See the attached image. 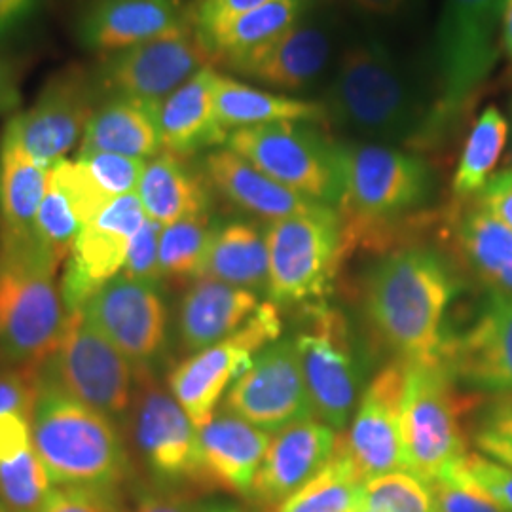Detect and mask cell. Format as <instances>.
Returning a JSON list of instances; mask_svg holds the SVG:
<instances>
[{
  "mask_svg": "<svg viewBox=\"0 0 512 512\" xmlns=\"http://www.w3.org/2000/svg\"><path fill=\"white\" fill-rule=\"evenodd\" d=\"M203 169L207 181L220 196L260 219L275 222L306 213L319 205L277 183L232 148L209 152Z\"/></svg>",
  "mask_w": 512,
  "mask_h": 512,
  "instance_id": "25",
  "label": "cell"
},
{
  "mask_svg": "<svg viewBox=\"0 0 512 512\" xmlns=\"http://www.w3.org/2000/svg\"><path fill=\"white\" fill-rule=\"evenodd\" d=\"M86 317L129 363L147 366L165 344L167 311L156 285L118 274L93 294Z\"/></svg>",
  "mask_w": 512,
  "mask_h": 512,
  "instance_id": "19",
  "label": "cell"
},
{
  "mask_svg": "<svg viewBox=\"0 0 512 512\" xmlns=\"http://www.w3.org/2000/svg\"><path fill=\"white\" fill-rule=\"evenodd\" d=\"M501 50L507 55L512 67V0L503 2L501 12Z\"/></svg>",
  "mask_w": 512,
  "mask_h": 512,
  "instance_id": "56",
  "label": "cell"
},
{
  "mask_svg": "<svg viewBox=\"0 0 512 512\" xmlns=\"http://www.w3.org/2000/svg\"><path fill=\"white\" fill-rule=\"evenodd\" d=\"M340 158L342 198L338 213L348 253L355 245L382 247L391 241L395 224L431 196V169L414 154L353 143L340 145Z\"/></svg>",
  "mask_w": 512,
  "mask_h": 512,
  "instance_id": "5",
  "label": "cell"
},
{
  "mask_svg": "<svg viewBox=\"0 0 512 512\" xmlns=\"http://www.w3.org/2000/svg\"><path fill=\"white\" fill-rule=\"evenodd\" d=\"M501 12V0H444L437 90L416 147L442 145L475 107L501 52Z\"/></svg>",
  "mask_w": 512,
  "mask_h": 512,
  "instance_id": "4",
  "label": "cell"
},
{
  "mask_svg": "<svg viewBox=\"0 0 512 512\" xmlns=\"http://www.w3.org/2000/svg\"><path fill=\"white\" fill-rule=\"evenodd\" d=\"M351 2L368 14H376V16H393L408 4V0H351Z\"/></svg>",
  "mask_w": 512,
  "mask_h": 512,
  "instance_id": "55",
  "label": "cell"
},
{
  "mask_svg": "<svg viewBox=\"0 0 512 512\" xmlns=\"http://www.w3.org/2000/svg\"><path fill=\"white\" fill-rule=\"evenodd\" d=\"M272 0H203L198 14H196V27L200 35H207L224 23L243 16L255 8H260Z\"/></svg>",
  "mask_w": 512,
  "mask_h": 512,
  "instance_id": "47",
  "label": "cell"
},
{
  "mask_svg": "<svg viewBox=\"0 0 512 512\" xmlns=\"http://www.w3.org/2000/svg\"><path fill=\"white\" fill-rule=\"evenodd\" d=\"M454 234L459 253L494 293L512 294V230L473 200L458 202Z\"/></svg>",
  "mask_w": 512,
  "mask_h": 512,
  "instance_id": "29",
  "label": "cell"
},
{
  "mask_svg": "<svg viewBox=\"0 0 512 512\" xmlns=\"http://www.w3.org/2000/svg\"><path fill=\"white\" fill-rule=\"evenodd\" d=\"M475 444L480 454L512 469V437L482 429L476 435Z\"/></svg>",
  "mask_w": 512,
  "mask_h": 512,
  "instance_id": "52",
  "label": "cell"
},
{
  "mask_svg": "<svg viewBox=\"0 0 512 512\" xmlns=\"http://www.w3.org/2000/svg\"><path fill=\"white\" fill-rule=\"evenodd\" d=\"M264 236L270 255V302L277 308L319 304L348 256L336 207L319 203L306 213L270 222Z\"/></svg>",
  "mask_w": 512,
  "mask_h": 512,
  "instance_id": "7",
  "label": "cell"
},
{
  "mask_svg": "<svg viewBox=\"0 0 512 512\" xmlns=\"http://www.w3.org/2000/svg\"><path fill=\"white\" fill-rule=\"evenodd\" d=\"M365 482L338 448L329 465L272 512H355L363 507Z\"/></svg>",
  "mask_w": 512,
  "mask_h": 512,
  "instance_id": "36",
  "label": "cell"
},
{
  "mask_svg": "<svg viewBox=\"0 0 512 512\" xmlns=\"http://www.w3.org/2000/svg\"><path fill=\"white\" fill-rule=\"evenodd\" d=\"M355 512H376V511H372V509H368V507H365V505H363V507H359V509H357V511Z\"/></svg>",
  "mask_w": 512,
  "mask_h": 512,
  "instance_id": "59",
  "label": "cell"
},
{
  "mask_svg": "<svg viewBox=\"0 0 512 512\" xmlns=\"http://www.w3.org/2000/svg\"><path fill=\"white\" fill-rule=\"evenodd\" d=\"M198 27L156 38L122 52L103 57L92 74L99 101L107 97H129L160 107L196 73L211 67Z\"/></svg>",
  "mask_w": 512,
  "mask_h": 512,
  "instance_id": "11",
  "label": "cell"
},
{
  "mask_svg": "<svg viewBox=\"0 0 512 512\" xmlns=\"http://www.w3.org/2000/svg\"><path fill=\"white\" fill-rule=\"evenodd\" d=\"M162 228L164 226L158 224L156 220H145V224L139 228V232L129 243L128 258L122 274L147 281L150 285L158 287V283L164 279L162 268H160Z\"/></svg>",
  "mask_w": 512,
  "mask_h": 512,
  "instance_id": "43",
  "label": "cell"
},
{
  "mask_svg": "<svg viewBox=\"0 0 512 512\" xmlns=\"http://www.w3.org/2000/svg\"><path fill=\"white\" fill-rule=\"evenodd\" d=\"M306 12V0H272L243 16H238L219 29L202 35L213 61L224 67L274 42L287 33Z\"/></svg>",
  "mask_w": 512,
  "mask_h": 512,
  "instance_id": "33",
  "label": "cell"
},
{
  "mask_svg": "<svg viewBox=\"0 0 512 512\" xmlns=\"http://www.w3.org/2000/svg\"><path fill=\"white\" fill-rule=\"evenodd\" d=\"M78 162L92 173L93 179L112 198L135 194L143 179L147 160L129 158L112 152L78 154Z\"/></svg>",
  "mask_w": 512,
  "mask_h": 512,
  "instance_id": "42",
  "label": "cell"
},
{
  "mask_svg": "<svg viewBox=\"0 0 512 512\" xmlns=\"http://www.w3.org/2000/svg\"><path fill=\"white\" fill-rule=\"evenodd\" d=\"M228 148L296 194L336 207L342 198L340 145L306 122H274L232 131Z\"/></svg>",
  "mask_w": 512,
  "mask_h": 512,
  "instance_id": "9",
  "label": "cell"
},
{
  "mask_svg": "<svg viewBox=\"0 0 512 512\" xmlns=\"http://www.w3.org/2000/svg\"><path fill=\"white\" fill-rule=\"evenodd\" d=\"M482 429L512 437V391L499 393V397L490 404Z\"/></svg>",
  "mask_w": 512,
  "mask_h": 512,
  "instance_id": "54",
  "label": "cell"
},
{
  "mask_svg": "<svg viewBox=\"0 0 512 512\" xmlns=\"http://www.w3.org/2000/svg\"><path fill=\"white\" fill-rule=\"evenodd\" d=\"M270 433L222 408L198 429V478L205 488L249 497Z\"/></svg>",
  "mask_w": 512,
  "mask_h": 512,
  "instance_id": "24",
  "label": "cell"
},
{
  "mask_svg": "<svg viewBox=\"0 0 512 512\" xmlns=\"http://www.w3.org/2000/svg\"><path fill=\"white\" fill-rule=\"evenodd\" d=\"M59 262L31 236L0 234V355L19 366L46 363L65 325Z\"/></svg>",
  "mask_w": 512,
  "mask_h": 512,
  "instance_id": "6",
  "label": "cell"
},
{
  "mask_svg": "<svg viewBox=\"0 0 512 512\" xmlns=\"http://www.w3.org/2000/svg\"><path fill=\"white\" fill-rule=\"evenodd\" d=\"M54 488L35 446L16 458L0 461V499L10 511H40Z\"/></svg>",
  "mask_w": 512,
  "mask_h": 512,
  "instance_id": "38",
  "label": "cell"
},
{
  "mask_svg": "<svg viewBox=\"0 0 512 512\" xmlns=\"http://www.w3.org/2000/svg\"><path fill=\"white\" fill-rule=\"evenodd\" d=\"M321 105L336 128L368 141L414 147L429 116L412 76L374 40L353 44L340 55Z\"/></svg>",
  "mask_w": 512,
  "mask_h": 512,
  "instance_id": "2",
  "label": "cell"
},
{
  "mask_svg": "<svg viewBox=\"0 0 512 512\" xmlns=\"http://www.w3.org/2000/svg\"><path fill=\"white\" fill-rule=\"evenodd\" d=\"M429 486L437 512H507L471 478L463 467V458L452 463Z\"/></svg>",
  "mask_w": 512,
  "mask_h": 512,
  "instance_id": "41",
  "label": "cell"
},
{
  "mask_svg": "<svg viewBox=\"0 0 512 512\" xmlns=\"http://www.w3.org/2000/svg\"><path fill=\"white\" fill-rule=\"evenodd\" d=\"M147 219L135 192L112 200L80 230L59 283L65 311L84 310L93 294L122 274L129 243Z\"/></svg>",
  "mask_w": 512,
  "mask_h": 512,
  "instance_id": "15",
  "label": "cell"
},
{
  "mask_svg": "<svg viewBox=\"0 0 512 512\" xmlns=\"http://www.w3.org/2000/svg\"><path fill=\"white\" fill-rule=\"evenodd\" d=\"M0 512H12L8 507H6V505H4V501H2V499H0Z\"/></svg>",
  "mask_w": 512,
  "mask_h": 512,
  "instance_id": "58",
  "label": "cell"
},
{
  "mask_svg": "<svg viewBox=\"0 0 512 512\" xmlns=\"http://www.w3.org/2000/svg\"><path fill=\"white\" fill-rule=\"evenodd\" d=\"M38 382L40 376L31 366L0 370V414L21 412L31 416L37 401Z\"/></svg>",
  "mask_w": 512,
  "mask_h": 512,
  "instance_id": "45",
  "label": "cell"
},
{
  "mask_svg": "<svg viewBox=\"0 0 512 512\" xmlns=\"http://www.w3.org/2000/svg\"><path fill=\"white\" fill-rule=\"evenodd\" d=\"M404 368V469L429 484L467 454V437L461 427L463 404L452 374L440 359L404 363Z\"/></svg>",
  "mask_w": 512,
  "mask_h": 512,
  "instance_id": "8",
  "label": "cell"
},
{
  "mask_svg": "<svg viewBox=\"0 0 512 512\" xmlns=\"http://www.w3.org/2000/svg\"><path fill=\"white\" fill-rule=\"evenodd\" d=\"M109 495L82 488H54L38 512H118Z\"/></svg>",
  "mask_w": 512,
  "mask_h": 512,
  "instance_id": "46",
  "label": "cell"
},
{
  "mask_svg": "<svg viewBox=\"0 0 512 512\" xmlns=\"http://www.w3.org/2000/svg\"><path fill=\"white\" fill-rule=\"evenodd\" d=\"M224 408L266 433L315 416L294 340L258 351L251 366L232 384Z\"/></svg>",
  "mask_w": 512,
  "mask_h": 512,
  "instance_id": "14",
  "label": "cell"
},
{
  "mask_svg": "<svg viewBox=\"0 0 512 512\" xmlns=\"http://www.w3.org/2000/svg\"><path fill=\"white\" fill-rule=\"evenodd\" d=\"M33 446L55 488L110 494L128 475L129 459L114 420L74 399L46 374L31 414Z\"/></svg>",
  "mask_w": 512,
  "mask_h": 512,
  "instance_id": "3",
  "label": "cell"
},
{
  "mask_svg": "<svg viewBox=\"0 0 512 512\" xmlns=\"http://www.w3.org/2000/svg\"><path fill=\"white\" fill-rule=\"evenodd\" d=\"M50 167L38 164L6 128L0 145V234L31 236L48 186Z\"/></svg>",
  "mask_w": 512,
  "mask_h": 512,
  "instance_id": "31",
  "label": "cell"
},
{
  "mask_svg": "<svg viewBox=\"0 0 512 512\" xmlns=\"http://www.w3.org/2000/svg\"><path fill=\"white\" fill-rule=\"evenodd\" d=\"M21 103L16 65L0 55V114L18 109Z\"/></svg>",
  "mask_w": 512,
  "mask_h": 512,
  "instance_id": "53",
  "label": "cell"
},
{
  "mask_svg": "<svg viewBox=\"0 0 512 512\" xmlns=\"http://www.w3.org/2000/svg\"><path fill=\"white\" fill-rule=\"evenodd\" d=\"M440 361L463 384L512 391V294H492L471 329L446 336Z\"/></svg>",
  "mask_w": 512,
  "mask_h": 512,
  "instance_id": "21",
  "label": "cell"
},
{
  "mask_svg": "<svg viewBox=\"0 0 512 512\" xmlns=\"http://www.w3.org/2000/svg\"><path fill=\"white\" fill-rule=\"evenodd\" d=\"M334 46L327 19L302 16L287 33L226 69L279 92H306L329 71Z\"/></svg>",
  "mask_w": 512,
  "mask_h": 512,
  "instance_id": "20",
  "label": "cell"
},
{
  "mask_svg": "<svg viewBox=\"0 0 512 512\" xmlns=\"http://www.w3.org/2000/svg\"><path fill=\"white\" fill-rule=\"evenodd\" d=\"M158 110L129 97L101 99L82 135L80 154L112 152L139 160L158 156L162 152Z\"/></svg>",
  "mask_w": 512,
  "mask_h": 512,
  "instance_id": "28",
  "label": "cell"
},
{
  "mask_svg": "<svg viewBox=\"0 0 512 512\" xmlns=\"http://www.w3.org/2000/svg\"><path fill=\"white\" fill-rule=\"evenodd\" d=\"M33 448L31 416L21 412L0 414V461L16 458Z\"/></svg>",
  "mask_w": 512,
  "mask_h": 512,
  "instance_id": "48",
  "label": "cell"
},
{
  "mask_svg": "<svg viewBox=\"0 0 512 512\" xmlns=\"http://www.w3.org/2000/svg\"><path fill=\"white\" fill-rule=\"evenodd\" d=\"M217 76L213 67H205L160 105L158 128L164 152L183 158L228 141L230 133L220 126L215 105Z\"/></svg>",
  "mask_w": 512,
  "mask_h": 512,
  "instance_id": "26",
  "label": "cell"
},
{
  "mask_svg": "<svg viewBox=\"0 0 512 512\" xmlns=\"http://www.w3.org/2000/svg\"><path fill=\"white\" fill-rule=\"evenodd\" d=\"M217 230L219 226L209 213L164 226L160 236L162 275L175 281L205 277L207 256Z\"/></svg>",
  "mask_w": 512,
  "mask_h": 512,
  "instance_id": "37",
  "label": "cell"
},
{
  "mask_svg": "<svg viewBox=\"0 0 512 512\" xmlns=\"http://www.w3.org/2000/svg\"><path fill=\"white\" fill-rule=\"evenodd\" d=\"M215 105L220 126L228 133L241 128L264 126L274 122L329 124L327 110L319 103L294 99L279 93L256 90L236 78L217 76Z\"/></svg>",
  "mask_w": 512,
  "mask_h": 512,
  "instance_id": "32",
  "label": "cell"
},
{
  "mask_svg": "<svg viewBox=\"0 0 512 512\" xmlns=\"http://www.w3.org/2000/svg\"><path fill=\"white\" fill-rule=\"evenodd\" d=\"M509 139V122L497 107H486L476 118L459 158L452 179V192L458 202H467L490 181Z\"/></svg>",
  "mask_w": 512,
  "mask_h": 512,
  "instance_id": "35",
  "label": "cell"
},
{
  "mask_svg": "<svg viewBox=\"0 0 512 512\" xmlns=\"http://www.w3.org/2000/svg\"><path fill=\"white\" fill-rule=\"evenodd\" d=\"M82 230V222L71 198L48 171L46 194L37 215V236L61 264L71 255L74 241Z\"/></svg>",
  "mask_w": 512,
  "mask_h": 512,
  "instance_id": "40",
  "label": "cell"
},
{
  "mask_svg": "<svg viewBox=\"0 0 512 512\" xmlns=\"http://www.w3.org/2000/svg\"><path fill=\"white\" fill-rule=\"evenodd\" d=\"M463 467L501 509L512 512L511 467L486 458L484 454H469V452L463 456Z\"/></svg>",
  "mask_w": 512,
  "mask_h": 512,
  "instance_id": "44",
  "label": "cell"
},
{
  "mask_svg": "<svg viewBox=\"0 0 512 512\" xmlns=\"http://www.w3.org/2000/svg\"><path fill=\"white\" fill-rule=\"evenodd\" d=\"M363 503L376 512H437L431 486L410 471L366 480Z\"/></svg>",
  "mask_w": 512,
  "mask_h": 512,
  "instance_id": "39",
  "label": "cell"
},
{
  "mask_svg": "<svg viewBox=\"0 0 512 512\" xmlns=\"http://www.w3.org/2000/svg\"><path fill=\"white\" fill-rule=\"evenodd\" d=\"M42 0H0V44L37 14Z\"/></svg>",
  "mask_w": 512,
  "mask_h": 512,
  "instance_id": "51",
  "label": "cell"
},
{
  "mask_svg": "<svg viewBox=\"0 0 512 512\" xmlns=\"http://www.w3.org/2000/svg\"><path fill=\"white\" fill-rule=\"evenodd\" d=\"M253 291L202 277L184 294L179 332L184 348L198 353L238 332L258 310Z\"/></svg>",
  "mask_w": 512,
  "mask_h": 512,
  "instance_id": "27",
  "label": "cell"
},
{
  "mask_svg": "<svg viewBox=\"0 0 512 512\" xmlns=\"http://www.w3.org/2000/svg\"><path fill=\"white\" fill-rule=\"evenodd\" d=\"M270 255L266 236L247 222L219 226L205 264V277L258 291L268 287Z\"/></svg>",
  "mask_w": 512,
  "mask_h": 512,
  "instance_id": "34",
  "label": "cell"
},
{
  "mask_svg": "<svg viewBox=\"0 0 512 512\" xmlns=\"http://www.w3.org/2000/svg\"><path fill=\"white\" fill-rule=\"evenodd\" d=\"M139 380L133 404V431L150 475L167 490L184 482H196L198 427L177 399L148 376L145 366H141Z\"/></svg>",
  "mask_w": 512,
  "mask_h": 512,
  "instance_id": "16",
  "label": "cell"
},
{
  "mask_svg": "<svg viewBox=\"0 0 512 512\" xmlns=\"http://www.w3.org/2000/svg\"><path fill=\"white\" fill-rule=\"evenodd\" d=\"M336 440L330 425L313 418L279 429L270 439L249 499L268 509L281 505L329 465Z\"/></svg>",
  "mask_w": 512,
  "mask_h": 512,
  "instance_id": "23",
  "label": "cell"
},
{
  "mask_svg": "<svg viewBox=\"0 0 512 512\" xmlns=\"http://www.w3.org/2000/svg\"><path fill=\"white\" fill-rule=\"evenodd\" d=\"M475 198L512 230V169L495 173Z\"/></svg>",
  "mask_w": 512,
  "mask_h": 512,
  "instance_id": "49",
  "label": "cell"
},
{
  "mask_svg": "<svg viewBox=\"0 0 512 512\" xmlns=\"http://www.w3.org/2000/svg\"><path fill=\"white\" fill-rule=\"evenodd\" d=\"M194 25L183 0H93L78 21V38L107 55Z\"/></svg>",
  "mask_w": 512,
  "mask_h": 512,
  "instance_id": "22",
  "label": "cell"
},
{
  "mask_svg": "<svg viewBox=\"0 0 512 512\" xmlns=\"http://www.w3.org/2000/svg\"><path fill=\"white\" fill-rule=\"evenodd\" d=\"M131 366L84 310L67 311L61 340L44 363V374L74 399L116 421L126 416L133 397Z\"/></svg>",
  "mask_w": 512,
  "mask_h": 512,
  "instance_id": "10",
  "label": "cell"
},
{
  "mask_svg": "<svg viewBox=\"0 0 512 512\" xmlns=\"http://www.w3.org/2000/svg\"><path fill=\"white\" fill-rule=\"evenodd\" d=\"M137 196L150 220L169 226L179 220L209 213V186L181 156L160 152L147 162Z\"/></svg>",
  "mask_w": 512,
  "mask_h": 512,
  "instance_id": "30",
  "label": "cell"
},
{
  "mask_svg": "<svg viewBox=\"0 0 512 512\" xmlns=\"http://www.w3.org/2000/svg\"><path fill=\"white\" fill-rule=\"evenodd\" d=\"M511 139H512V105H511Z\"/></svg>",
  "mask_w": 512,
  "mask_h": 512,
  "instance_id": "60",
  "label": "cell"
},
{
  "mask_svg": "<svg viewBox=\"0 0 512 512\" xmlns=\"http://www.w3.org/2000/svg\"><path fill=\"white\" fill-rule=\"evenodd\" d=\"M404 384L403 361L385 366L366 385L348 439H338V448L363 482L393 471H406L401 435Z\"/></svg>",
  "mask_w": 512,
  "mask_h": 512,
  "instance_id": "18",
  "label": "cell"
},
{
  "mask_svg": "<svg viewBox=\"0 0 512 512\" xmlns=\"http://www.w3.org/2000/svg\"><path fill=\"white\" fill-rule=\"evenodd\" d=\"M310 319V327L294 338V348L315 416L332 429H342L359 399L361 363L340 311L313 304Z\"/></svg>",
  "mask_w": 512,
  "mask_h": 512,
  "instance_id": "13",
  "label": "cell"
},
{
  "mask_svg": "<svg viewBox=\"0 0 512 512\" xmlns=\"http://www.w3.org/2000/svg\"><path fill=\"white\" fill-rule=\"evenodd\" d=\"M202 512H251L234 503H226V501H213V503H205L202 505Z\"/></svg>",
  "mask_w": 512,
  "mask_h": 512,
  "instance_id": "57",
  "label": "cell"
},
{
  "mask_svg": "<svg viewBox=\"0 0 512 512\" xmlns=\"http://www.w3.org/2000/svg\"><path fill=\"white\" fill-rule=\"evenodd\" d=\"M99 97L92 74L73 67L55 74L35 105L10 120L21 147L44 167L65 160L82 139Z\"/></svg>",
  "mask_w": 512,
  "mask_h": 512,
  "instance_id": "17",
  "label": "cell"
},
{
  "mask_svg": "<svg viewBox=\"0 0 512 512\" xmlns=\"http://www.w3.org/2000/svg\"><path fill=\"white\" fill-rule=\"evenodd\" d=\"M279 308L260 304L253 317L232 336L190 355L169 374V389L192 423L200 429L217 412V404L251 366L256 353L281 334Z\"/></svg>",
  "mask_w": 512,
  "mask_h": 512,
  "instance_id": "12",
  "label": "cell"
},
{
  "mask_svg": "<svg viewBox=\"0 0 512 512\" xmlns=\"http://www.w3.org/2000/svg\"><path fill=\"white\" fill-rule=\"evenodd\" d=\"M456 291V279L437 251L406 247L372 268L366 315L403 363L439 361L446 340L444 313Z\"/></svg>",
  "mask_w": 512,
  "mask_h": 512,
  "instance_id": "1",
  "label": "cell"
},
{
  "mask_svg": "<svg viewBox=\"0 0 512 512\" xmlns=\"http://www.w3.org/2000/svg\"><path fill=\"white\" fill-rule=\"evenodd\" d=\"M503 2H505V0H501V4H503Z\"/></svg>",
  "mask_w": 512,
  "mask_h": 512,
  "instance_id": "61",
  "label": "cell"
},
{
  "mask_svg": "<svg viewBox=\"0 0 512 512\" xmlns=\"http://www.w3.org/2000/svg\"><path fill=\"white\" fill-rule=\"evenodd\" d=\"M133 512H202V505L173 490H150L139 495Z\"/></svg>",
  "mask_w": 512,
  "mask_h": 512,
  "instance_id": "50",
  "label": "cell"
}]
</instances>
